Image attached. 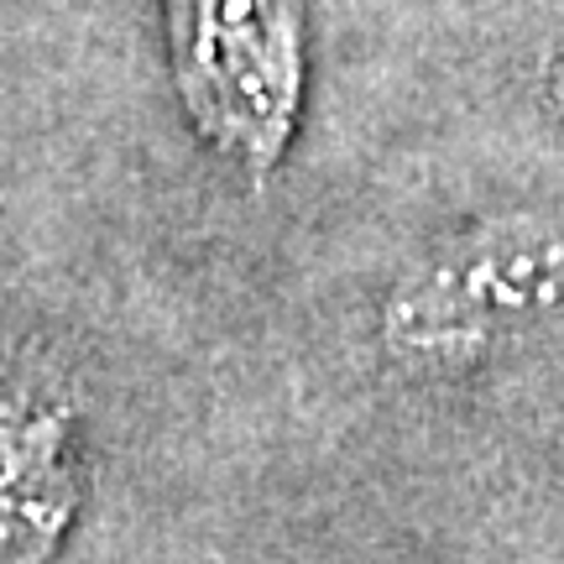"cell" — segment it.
Listing matches in <instances>:
<instances>
[{
  "label": "cell",
  "instance_id": "obj_1",
  "mask_svg": "<svg viewBox=\"0 0 564 564\" xmlns=\"http://www.w3.org/2000/svg\"><path fill=\"white\" fill-rule=\"evenodd\" d=\"M382 350L449 371L507 356L564 329V215L512 209L470 225L392 282Z\"/></svg>",
  "mask_w": 564,
  "mask_h": 564
},
{
  "label": "cell",
  "instance_id": "obj_2",
  "mask_svg": "<svg viewBox=\"0 0 564 564\" xmlns=\"http://www.w3.org/2000/svg\"><path fill=\"white\" fill-rule=\"evenodd\" d=\"M167 63L194 131L272 178L303 110L299 0H167Z\"/></svg>",
  "mask_w": 564,
  "mask_h": 564
},
{
  "label": "cell",
  "instance_id": "obj_3",
  "mask_svg": "<svg viewBox=\"0 0 564 564\" xmlns=\"http://www.w3.org/2000/svg\"><path fill=\"white\" fill-rule=\"evenodd\" d=\"M58 408L53 403H37V398H17V392H0V497L11 491L17 470L26 465L37 434L47 429Z\"/></svg>",
  "mask_w": 564,
  "mask_h": 564
}]
</instances>
